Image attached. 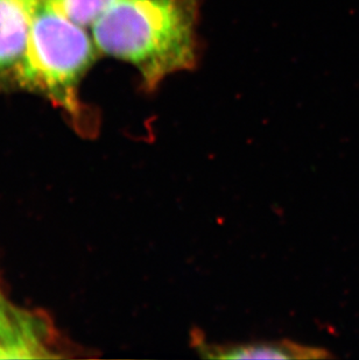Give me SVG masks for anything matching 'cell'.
Returning <instances> with one entry per match:
<instances>
[{"label": "cell", "instance_id": "cell-6", "mask_svg": "<svg viewBox=\"0 0 359 360\" xmlns=\"http://www.w3.org/2000/svg\"><path fill=\"white\" fill-rule=\"evenodd\" d=\"M119 0H51L53 6L75 24L92 27Z\"/></svg>", "mask_w": 359, "mask_h": 360}, {"label": "cell", "instance_id": "cell-4", "mask_svg": "<svg viewBox=\"0 0 359 360\" xmlns=\"http://www.w3.org/2000/svg\"><path fill=\"white\" fill-rule=\"evenodd\" d=\"M193 347L201 357L209 359H320L329 358L328 351L284 340L244 344H208L194 333Z\"/></svg>", "mask_w": 359, "mask_h": 360}, {"label": "cell", "instance_id": "cell-7", "mask_svg": "<svg viewBox=\"0 0 359 360\" xmlns=\"http://www.w3.org/2000/svg\"><path fill=\"white\" fill-rule=\"evenodd\" d=\"M0 359H12L10 352L1 347H0Z\"/></svg>", "mask_w": 359, "mask_h": 360}, {"label": "cell", "instance_id": "cell-1", "mask_svg": "<svg viewBox=\"0 0 359 360\" xmlns=\"http://www.w3.org/2000/svg\"><path fill=\"white\" fill-rule=\"evenodd\" d=\"M200 0H119L92 26L99 53L129 62L146 91L195 68Z\"/></svg>", "mask_w": 359, "mask_h": 360}, {"label": "cell", "instance_id": "cell-3", "mask_svg": "<svg viewBox=\"0 0 359 360\" xmlns=\"http://www.w3.org/2000/svg\"><path fill=\"white\" fill-rule=\"evenodd\" d=\"M41 0H0V89L14 86Z\"/></svg>", "mask_w": 359, "mask_h": 360}, {"label": "cell", "instance_id": "cell-5", "mask_svg": "<svg viewBox=\"0 0 359 360\" xmlns=\"http://www.w3.org/2000/svg\"><path fill=\"white\" fill-rule=\"evenodd\" d=\"M0 347L12 359L44 357L40 333L33 317L21 313L7 302L0 292Z\"/></svg>", "mask_w": 359, "mask_h": 360}, {"label": "cell", "instance_id": "cell-2", "mask_svg": "<svg viewBox=\"0 0 359 360\" xmlns=\"http://www.w3.org/2000/svg\"><path fill=\"white\" fill-rule=\"evenodd\" d=\"M99 53L84 27L56 10L51 0H41L14 86L39 92L76 113L78 84Z\"/></svg>", "mask_w": 359, "mask_h": 360}]
</instances>
